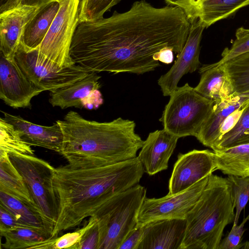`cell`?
Returning a JSON list of instances; mask_svg holds the SVG:
<instances>
[{"mask_svg": "<svg viewBox=\"0 0 249 249\" xmlns=\"http://www.w3.org/2000/svg\"><path fill=\"white\" fill-rule=\"evenodd\" d=\"M191 23L178 7L136 1L124 13L79 23L70 48L76 64L90 71L142 74L160 66L159 52L183 48Z\"/></svg>", "mask_w": 249, "mask_h": 249, "instance_id": "obj_1", "label": "cell"}, {"mask_svg": "<svg viewBox=\"0 0 249 249\" xmlns=\"http://www.w3.org/2000/svg\"><path fill=\"white\" fill-rule=\"evenodd\" d=\"M144 172L137 157L107 165L55 168L53 185L58 213L50 238L73 228L87 217L97 218L107 202L138 184Z\"/></svg>", "mask_w": 249, "mask_h": 249, "instance_id": "obj_2", "label": "cell"}, {"mask_svg": "<svg viewBox=\"0 0 249 249\" xmlns=\"http://www.w3.org/2000/svg\"><path fill=\"white\" fill-rule=\"evenodd\" d=\"M56 122L63 135L59 153L72 168L98 167L134 159L144 143L135 132L134 121L121 117L98 122L70 111Z\"/></svg>", "mask_w": 249, "mask_h": 249, "instance_id": "obj_3", "label": "cell"}, {"mask_svg": "<svg viewBox=\"0 0 249 249\" xmlns=\"http://www.w3.org/2000/svg\"><path fill=\"white\" fill-rule=\"evenodd\" d=\"M234 209L227 178L210 174L201 195L186 215L180 249H218L225 227L233 222Z\"/></svg>", "mask_w": 249, "mask_h": 249, "instance_id": "obj_4", "label": "cell"}, {"mask_svg": "<svg viewBox=\"0 0 249 249\" xmlns=\"http://www.w3.org/2000/svg\"><path fill=\"white\" fill-rule=\"evenodd\" d=\"M146 193V189L137 184L107 202L97 218L98 249H119L127 234L138 224V214Z\"/></svg>", "mask_w": 249, "mask_h": 249, "instance_id": "obj_5", "label": "cell"}, {"mask_svg": "<svg viewBox=\"0 0 249 249\" xmlns=\"http://www.w3.org/2000/svg\"><path fill=\"white\" fill-rule=\"evenodd\" d=\"M8 154L22 177L50 238L58 213V203L53 185L55 168L34 155Z\"/></svg>", "mask_w": 249, "mask_h": 249, "instance_id": "obj_6", "label": "cell"}, {"mask_svg": "<svg viewBox=\"0 0 249 249\" xmlns=\"http://www.w3.org/2000/svg\"><path fill=\"white\" fill-rule=\"evenodd\" d=\"M214 104L186 83L170 95L160 121L164 129L178 138L196 137Z\"/></svg>", "mask_w": 249, "mask_h": 249, "instance_id": "obj_7", "label": "cell"}, {"mask_svg": "<svg viewBox=\"0 0 249 249\" xmlns=\"http://www.w3.org/2000/svg\"><path fill=\"white\" fill-rule=\"evenodd\" d=\"M15 60L30 81L50 91L72 84L91 72L76 64L61 68L42 55L38 48L29 49L21 42Z\"/></svg>", "mask_w": 249, "mask_h": 249, "instance_id": "obj_8", "label": "cell"}, {"mask_svg": "<svg viewBox=\"0 0 249 249\" xmlns=\"http://www.w3.org/2000/svg\"><path fill=\"white\" fill-rule=\"evenodd\" d=\"M57 0L58 11L38 49L42 55L64 68L75 64L70 52L79 22L80 0Z\"/></svg>", "mask_w": 249, "mask_h": 249, "instance_id": "obj_9", "label": "cell"}, {"mask_svg": "<svg viewBox=\"0 0 249 249\" xmlns=\"http://www.w3.org/2000/svg\"><path fill=\"white\" fill-rule=\"evenodd\" d=\"M209 176L179 193L159 198L146 197L138 214V224L162 219H185L205 188Z\"/></svg>", "mask_w": 249, "mask_h": 249, "instance_id": "obj_10", "label": "cell"}, {"mask_svg": "<svg viewBox=\"0 0 249 249\" xmlns=\"http://www.w3.org/2000/svg\"><path fill=\"white\" fill-rule=\"evenodd\" d=\"M216 170L214 152L194 149L179 154L169 181V195L182 192Z\"/></svg>", "mask_w": 249, "mask_h": 249, "instance_id": "obj_11", "label": "cell"}, {"mask_svg": "<svg viewBox=\"0 0 249 249\" xmlns=\"http://www.w3.org/2000/svg\"><path fill=\"white\" fill-rule=\"evenodd\" d=\"M43 91L26 77L15 59L0 53V98L5 104L14 108L29 107L32 98Z\"/></svg>", "mask_w": 249, "mask_h": 249, "instance_id": "obj_12", "label": "cell"}, {"mask_svg": "<svg viewBox=\"0 0 249 249\" xmlns=\"http://www.w3.org/2000/svg\"><path fill=\"white\" fill-rule=\"evenodd\" d=\"M190 23L189 34L183 48L178 54L177 58L171 69L158 81L164 96H170L178 87V84L182 77L188 72L196 71L200 64V44L206 27L198 19Z\"/></svg>", "mask_w": 249, "mask_h": 249, "instance_id": "obj_13", "label": "cell"}, {"mask_svg": "<svg viewBox=\"0 0 249 249\" xmlns=\"http://www.w3.org/2000/svg\"><path fill=\"white\" fill-rule=\"evenodd\" d=\"M167 5L179 8L191 22L199 19L206 28L234 14L249 5V0H164Z\"/></svg>", "mask_w": 249, "mask_h": 249, "instance_id": "obj_14", "label": "cell"}, {"mask_svg": "<svg viewBox=\"0 0 249 249\" xmlns=\"http://www.w3.org/2000/svg\"><path fill=\"white\" fill-rule=\"evenodd\" d=\"M41 6L21 4L0 13V50L5 57L15 59L26 26Z\"/></svg>", "mask_w": 249, "mask_h": 249, "instance_id": "obj_15", "label": "cell"}, {"mask_svg": "<svg viewBox=\"0 0 249 249\" xmlns=\"http://www.w3.org/2000/svg\"><path fill=\"white\" fill-rule=\"evenodd\" d=\"M144 225V232L137 249H180L186 229V219L156 220Z\"/></svg>", "mask_w": 249, "mask_h": 249, "instance_id": "obj_16", "label": "cell"}, {"mask_svg": "<svg viewBox=\"0 0 249 249\" xmlns=\"http://www.w3.org/2000/svg\"><path fill=\"white\" fill-rule=\"evenodd\" d=\"M179 138L165 129L149 134L137 156L150 176L166 170Z\"/></svg>", "mask_w": 249, "mask_h": 249, "instance_id": "obj_17", "label": "cell"}, {"mask_svg": "<svg viewBox=\"0 0 249 249\" xmlns=\"http://www.w3.org/2000/svg\"><path fill=\"white\" fill-rule=\"evenodd\" d=\"M3 118L19 131L23 139L31 145L60 151L63 135L59 124L43 126L34 124L20 117L2 111Z\"/></svg>", "mask_w": 249, "mask_h": 249, "instance_id": "obj_18", "label": "cell"}, {"mask_svg": "<svg viewBox=\"0 0 249 249\" xmlns=\"http://www.w3.org/2000/svg\"><path fill=\"white\" fill-rule=\"evenodd\" d=\"M249 99V91L231 95L214 102L212 110L203 124L196 139L204 146L212 148L218 139V131L224 120Z\"/></svg>", "mask_w": 249, "mask_h": 249, "instance_id": "obj_19", "label": "cell"}, {"mask_svg": "<svg viewBox=\"0 0 249 249\" xmlns=\"http://www.w3.org/2000/svg\"><path fill=\"white\" fill-rule=\"evenodd\" d=\"M100 78L96 72L91 71L72 84L50 91L49 102L62 109L85 107L87 99L100 88Z\"/></svg>", "mask_w": 249, "mask_h": 249, "instance_id": "obj_20", "label": "cell"}, {"mask_svg": "<svg viewBox=\"0 0 249 249\" xmlns=\"http://www.w3.org/2000/svg\"><path fill=\"white\" fill-rule=\"evenodd\" d=\"M199 72L200 81L194 89L204 97L216 102L235 92L223 64L216 66L204 65Z\"/></svg>", "mask_w": 249, "mask_h": 249, "instance_id": "obj_21", "label": "cell"}, {"mask_svg": "<svg viewBox=\"0 0 249 249\" xmlns=\"http://www.w3.org/2000/svg\"><path fill=\"white\" fill-rule=\"evenodd\" d=\"M59 7L57 0L42 6L28 23L20 42L28 49L38 48L56 16Z\"/></svg>", "mask_w": 249, "mask_h": 249, "instance_id": "obj_22", "label": "cell"}, {"mask_svg": "<svg viewBox=\"0 0 249 249\" xmlns=\"http://www.w3.org/2000/svg\"><path fill=\"white\" fill-rule=\"evenodd\" d=\"M0 191L21 200L37 211L22 177L9 154L3 152H0Z\"/></svg>", "mask_w": 249, "mask_h": 249, "instance_id": "obj_23", "label": "cell"}, {"mask_svg": "<svg viewBox=\"0 0 249 249\" xmlns=\"http://www.w3.org/2000/svg\"><path fill=\"white\" fill-rule=\"evenodd\" d=\"M213 151L216 170L228 176H249V143Z\"/></svg>", "mask_w": 249, "mask_h": 249, "instance_id": "obj_24", "label": "cell"}, {"mask_svg": "<svg viewBox=\"0 0 249 249\" xmlns=\"http://www.w3.org/2000/svg\"><path fill=\"white\" fill-rule=\"evenodd\" d=\"M0 205L12 213L21 223L43 233L49 238L43 218L33 207L1 191H0Z\"/></svg>", "mask_w": 249, "mask_h": 249, "instance_id": "obj_25", "label": "cell"}, {"mask_svg": "<svg viewBox=\"0 0 249 249\" xmlns=\"http://www.w3.org/2000/svg\"><path fill=\"white\" fill-rule=\"evenodd\" d=\"M0 232L5 239L1 248L6 249H31L48 238L43 233L30 228L0 229Z\"/></svg>", "mask_w": 249, "mask_h": 249, "instance_id": "obj_26", "label": "cell"}, {"mask_svg": "<svg viewBox=\"0 0 249 249\" xmlns=\"http://www.w3.org/2000/svg\"><path fill=\"white\" fill-rule=\"evenodd\" d=\"M31 146L12 124L3 118H0V152L34 155Z\"/></svg>", "mask_w": 249, "mask_h": 249, "instance_id": "obj_27", "label": "cell"}, {"mask_svg": "<svg viewBox=\"0 0 249 249\" xmlns=\"http://www.w3.org/2000/svg\"><path fill=\"white\" fill-rule=\"evenodd\" d=\"M223 64L229 74L234 91L239 93L249 91V52L235 56Z\"/></svg>", "mask_w": 249, "mask_h": 249, "instance_id": "obj_28", "label": "cell"}, {"mask_svg": "<svg viewBox=\"0 0 249 249\" xmlns=\"http://www.w3.org/2000/svg\"><path fill=\"white\" fill-rule=\"evenodd\" d=\"M249 143V103L236 125L222 136L213 145V151Z\"/></svg>", "mask_w": 249, "mask_h": 249, "instance_id": "obj_29", "label": "cell"}, {"mask_svg": "<svg viewBox=\"0 0 249 249\" xmlns=\"http://www.w3.org/2000/svg\"><path fill=\"white\" fill-rule=\"evenodd\" d=\"M98 219L91 216L83 227L76 231L67 233L60 237L49 238L41 241L36 246V249H71L78 243L84 234L92 226L97 222Z\"/></svg>", "mask_w": 249, "mask_h": 249, "instance_id": "obj_30", "label": "cell"}, {"mask_svg": "<svg viewBox=\"0 0 249 249\" xmlns=\"http://www.w3.org/2000/svg\"><path fill=\"white\" fill-rule=\"evenodd\" d=\"M227 178L230 187L233 205L236 210L233 225H237L241 212L249 200V176L241 177L230 175Z\"/></svg>", "mask_w": 249, "mask_h": 249, "instance_id": "obj_31", "label": "cell"}, {"mask_svg": "<svg viewBox=\"0 0 249 249\" xmlns=\"http://www.w3.org/2000/svg\"><path fill=\"white\" fill-rule=\"evenodd\" d=\"M121 0H80L79 22H90L103 18Z\"/></svg>", "mask_w": 249, "mask_h": 249, "instance_id": "obj_32", "label": "cell"}, {"mask_svg": "<svg viewBox=\"0 0 249 249\" xmlns=\"http://www.w3.org/2000/svg\"><path fill=\"white\" fill-rule=\"evenodd\" d=\"M236 39L230 48H226L222 54V58L217 62L211 64L219 66L242 53L249 52V29L239 28L235 33Z\"/></svg>", "mask_w": 249, "mask_h": 249, "instance_id": "obj_33", "label": "cell"}, {"mask_svg": "<svg viewBox=\"0 0 249 249\" xmlns=\"http://www.w3.org/2000/svg\"><path fill=\"white\" fill-rule=\"evenodd\" d=\"M247 220L248 216L240 225H233L229 233L221 240L218 249H237L246 230L244 227Z\"/></svg>", "mask_w": 249, "mask_h": 249, "instance_id": "obj_34", "label": "cell"}, {"mask_svg": "<svg viewBox=\"0 0 249 249\" xmlns=\"http://www.w3.org/2000/svg\"><path fill=\"white\" fill-rule=\"evenodd\" d=\"M99 241V231L97 222L86 231L73 249H98Z\"/></svg>", "mask_w": 249, "mask_h": 249, "instance_id": "obj_35", "label": "cell"}, {"mask_svg": "<svg viewBox=\"0 0 249 249\" xmlns=\"http://www.w3.org/2000/svg\"><path fill=\"white\" fill-rule=\"evenodd\" d=\"M249 103V99L239 108L229 115L224 120L218 129V139L216 142L225 134L230 131L236 125L241 116L244 109L246 107Z\"/></svg>", "mask_w": 249, "mask_h": 249, "instance_id": "obj_36", "label": "cell"}, {"mask_svg": "<svg viewBox=\"0 0 249 249\" xmlns=\"http://www.w3.org/2000/svg\"><path fill=\"white\" fill-rule=\"evenodd\" d=\"M144 232V225L137 224L126 236L118 249H137Z\"/></svg>", "mask_w": 249, "mask_h": 249, "instance_id": "obj_37", "label": "cell"}, {"mask_svg": "<svg viewBox=\"0 0 249 249\" xmlns=\"http://www.w3.org/2000/svg\"><path fill=\"white\" fill-rule=\"evenodd\" d=\"M17 228L29 227L21 223L12 213L0 205V229Z\"/></svg>", "mask_w": 249, "mask_h": 249, "instance_id": "obj_38", "label": "cell"}, {"mask_svg": "<svg viewBox=\"0 0 249 249\" xmlns=\"http://www.w3.org/2000/svg\"><path fill=\"white\" fill-rule=\"evenodd\" d=\"M57 0H0V13L21 4L43 6Z\"/></svg>", "mask_w": 249, "mask_h": 249, "instance_id": "obj_39", "label": "cell"}, {"mask_svg": "<svg viewBox=\"0 0 249 249\" xmlns=\"http://www.w3.org/2000/svg\"><path fill=\"white\" fill-rule=\"evenodd\" d=\"M173 53V50L169 48L161 50L158 54V61L167 64L171 63L174 59Z\"/></svg>", "mask_w": 249, "mask_h": 249, "instance_id": "obj_40", "label": "cell"}, {"mask_svg": "<svg viewBox=\"0 0 249 249\" xmlns=\"http://www.w3.org/2000/svg\"><path fill=\"white\" fill-rule=\"evenodd\" d=\"M249 249V242L244 243H240L237 249Z\"/></svg>", "mask_w": 249, "mask_h": 249, "instance_id": "obj_41", "label": "cell"}, {"mask_svg": "<svg viewBox=\"0 0 249 249\" xmlns=\"http://www.w3.org/2000/svg\"><path fill=\"white\" fill-rule=\"evenodd\" d=\"M248 220H249V215H248Z\"/></svg>", "mask_w": 249, "mask_h": 249, "instance_id": "obj_42", "label": "cell"}]
</instances>
